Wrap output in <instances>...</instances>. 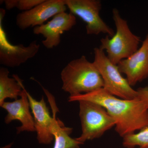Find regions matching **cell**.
<instances>
[{
  "mask_svg": "<svg viewBox=\"0 0 148 148\" xmlns=\"http://www.w3.org/2000/svg\"><path fill=\"white\" fill-rule=\"evenodd\" d=\"M5 8L8 10H10L16 8V0H5L4 1Z\"/></svg>",
  "mask_w": 148,
  "mask_h": 148,
  "instance_id": "obj_18",
  "label": "cell"
},
{
  "mask_svg": "<svg viewBox=\"0 0 148 148\" xmlns=\"http://www.w3.org/2000/svg\"><path fill=\"white\" fill-rule=\"evenodd\" d=\"M44 0H16V8L23 12L31 10Z\"/></svg>",
  "mask_w": 148,
  "mask_h": 148,
  "instance_id": "obj_16",
  "label": "cell"
},
{
  "mask_svg": "<svg viewBox=\"0 0 148 148\" xmlns=\"http://www.w3.org/2000/svg\"><path fill=\"white\" fill-rule=\"evenodd\" d=\"M62 89L70 96L93 92L103 87L101 75L84 55L67 64L61 73Z\"/></svg>",
  "mask_w": 148,
  "mask_h": 148,
  "instance_id": "obj_2",
  "label": "cell"
},
{
  "mask_svg": "<svg viewBox=\"0 0 148 148\" xmlns=\"http://www.w3.org/2000/svg\"><path fill=\"white\" fill-rule=\"evenodd\" d=\"M26 92L34 116L37 140L40 144H50L54 139L51 132L53 116H51L49 110L43 96L40 101H37L27 90Z\"/></svg>",
  "mask_w": 148,
  "mask_h": 148,
  "instance_id": "obj_12",
  "label": "cell"
},
{
  "mask_svg": "<svg viewBox=\"0 0 148 148\" xmlns=\"http://www.w3.org/2000/svg\"><path fill=\"white\" fill-rule=\"evenodd\" d=\"M48 100L52 109L53 122L51 132L54 137V144L53 148H79L81 143L76 139L72 138L70 135L73 128L66 127L64 123L56 118L58 110L55 101V98L51 93L47 95Z\"/></svg>",
  "mask_w": 148,
  "mask_h": 148,
  "instance_id": "obj_13",
  "label": "cell"
},
{
  "mask_svg": "<svg viewBox=\"0 0 148 148\" xmlns=\"http://www.w3.org/2000/svg\"><path fill=\"white\" fill-rule=\"evenodd\" d=\"M117 66L131 86L148 77V34L138 50Z\"/></svg>",
  "mask_w": 148,
  "mask_h": 148,
  "instance_id": "obj_10",
  "label": "cell"
},
{
  "mask_svg": "<svg viewBox=\"0 0 148 148\" xmlns=\"http://www.w3.org/2000/svg\"><path fill=\"white\" fill-rule=\"evenodd\" d=\"M78 102L82 133L76 139L81 144L87 140L100 138L106 131L115 126L116 122L103 106L90 101Z\"/></svg>",
  "mask_w": 148,
  "mask_h": 148,
  "instance_id": "obj_5",
  "label": "cell"
},
{
  "mask_svg": "<svg viewBox=\"0 0 148 148\" xmlns=\"http://www.w3.org/2000/svg\"><path fill=\"white\" fill-rule=\"evenodd\" d=\"M5 10L0 9V64L9 68L18 67L34 57L39 51L40 45L36 40L29 45L11 43L3 25Z\"/></svg>",
  "mask_w": 148,
  "mask_h": 148,
  "instance_id": "obj_7",
  "label": "cell"
},
{
  "mask_svg": "<svg viewBox=\"0 0 148 148\" xmlns=\"http://www.w3.org/2000/svg\"><path fill=\"white\" fill-rule=\"evenodd\" d=\"M138 98L143 102L145 106L148 109V87H140L137 90Z\"/></svg>",
  "mask_w": 148,
  "mask_h": 148,
  "instance_id": "obj_17",
  "label": "cell"
},
{
  "mask_svg": "<svg viewBox=\"0 0 148 148\" xmlns=\"http://www.w3.org/2000/svg\"><path fill=\"white\" fill-rule=\"evenodd\" d=\"M123 145L125 147L134 148H148V126L140 130L138 133H133L125 136L123 138Z\"/></svg>",
  "mask_w": 148,
  "mask_h": 148,
  "instance_id": "obj_15",
  "label": "cell"
},
{
  "mask_svg": "<svg viewBox=\"0 0 148 148\" xmlns=\"http://www.w3.org/2000/svg\"><path fill=\"white\" fill-rule=\"evenodd\" d=\"M112 12L116 31L113 37L102 38L99 47L106 51L113 64L117 65L138 50L141 39L131 32L127 21L121 17L117 9H113Z\"/></svg>",
  "mask_w": 148,
  "mask_h": 148,
  "instance_id": "obj_3",
  "label": "cell"
},
{
  "mask_svg": "<svg viewBox=\"0 0 148 148\" xmlns=\"http://www.w3.org/2000/svg\"><path fill=\"white\" fill-rule=\"evenodd\" d=\"M23 91L20 98L13 102H5L1 106L7 112V115L5 118L6 124H9L14 120L21 122V126L16 127L17 134L20 132H36L34 117L30 112V105L26 89L21 83Z\"/></svg>",
  "mask_w": 148,
  "mask_h": 148,
  "instance_id": "obj_11",
  "label": "cell"
},
{
  "mask_svg": "<svg viewBox=\"0 0 148 148\" xmlns=\"http://www.w3.org/2000/svg\"></svg>",
  "mask_w": 148,
  "mask_h": 148,
  "instance_id": "obj_20",
  "label": "cell"
},
{
  "mask_svg": "<svg viewBox=\"0 0 148 148\" xmlns=\"http://www.w3.org/2000/svg\"><path fill=\"white\" fill-rule=\"evenodd\" d=\"M12 145V144H10V145H8L6 146L5 147H3L2 148H10L11 146Z\"/></svg>",
  "mask_w": 148,
  "mask_h": 148,
  "instance_id": "obj_19",
  "label": "cell"
},
{
  "mask_svg": "<svg viewBox=\"0 0 148 148\" xmlns=\"http://www.w3.org/2000/svg\"><path fill=\"white\" fill-rule=\"evenodd\" d=\"M93 64L102 77L103 88L118 98L125 100L138 98V92L122 75L117 65L113 64L100 47L94 49Z\"/></svg>",
  "mask_w": 148,
  "mask_h": 148,
  "instance_id": "obj_4",
  "label": "cell"
},
{
  "mask_svg": "<svg viewBox=\"0 0 148 148\" xmlns=\"http://www.w3.org/2000/svg\"><path fill=\"white\" fill-rule=\"evenodd\" d=\"M76 24L75 16L66 12H61L53 16L46 24L34 27L33 32L35 35H42L45 38L42 41L44 46L51 49L59 45L61 35L68 32Z\"/></svg>",
  "mask_w": 148,
  "mask_h": 148,
  "instance_id": "obj_9",
  "label": "cell"
},
{
  "mask_svg": "<svg viewBox=\"0 0 148 148\" xmlns=\"http://www.w3.org/2000/svg\"><path fill=\"white\" fill-rule=\"evenodd\" d=\"M67 8L65 0H44L31 10L18 14L16 24L22 30L41 26L49 18L66 12Z\"/></svg>",
  "mask_w": 148,
  "mask_h": 148,
  "instance_id": "obj_8",
  "label": "cell"
},
{
  "mask_svg": "<svg viewBox=\"0 0 148 148\" xmlns=\"http://www.w3.org/2000/svg\"><path fill=\"white\" fill-rule=\"evenodd\" d=\"M9 73L7 68L0 69V106L7 98L17 100L23 91L21 80L16 75H13V78L10 77Z\"/></svg>",
  "mask_w": 148,
  "mask_h": 148,
  "instance_id": "obj_14",
  "label": "cell"
},
{
  "mask_svg": "<svg viewBox=\"0 0 148 148\" xmlns=\"http://www.w3.org/2000/svg\"><path fill=\"white\" fill-rule=\"evenodd\" d=\"M90 101L103 106L116 122L115 130L121 137L148 126V109L140 99L125 100L103 88L93 92L70 96L69 102Z\"/></svg>",
  "mask_w": 148,
  "mask_h": 148,
  "instance_id": "obj_1",
  "label": "cell"
},
{
  "mask_svg": "<svg viewBox=\"0 0 148 148\" xmlns=\"http://www.w3.org/2000/svg\"><path fill=\"white\" fill-rule=\"evenodd\" d=\"M67 8L74 15L79 16L86 24V34L98 35L106 34L113 36L115 32L106 24L100 15L102 3L99 0H65Z\"/></svg>",
  "mask_w": 148,
  "mask_h": 148,
  "instance_id": "obj_6",
  "label": "cell"
}]
</instances>
